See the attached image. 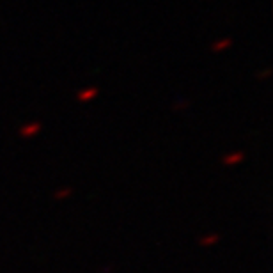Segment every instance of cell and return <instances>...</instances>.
Wrapping results in <instances>:
<instances>
[{
	"label": "cell",
	"instance_id": "1",
	"mask_svg": "<svg viewBox=\"0 0 273 273\" xmlns=\"http://www.w3.org/2000/svg\"><path fill=\"white\" fill-rule=\"evenodd\" d=\"M231 39H223V41H220V43H215V47H213V50H223V48H227V47H231Z\"/></svg>",
	"mask_w": 273,
	"mask_h": 273
},
{
	"label": "cell",
	"instance_id": "2",
	"mask_svg": "<svg viewBox=\"0 0 273 273\" xmlns=\"http://www.w3.org/2000/svg\"><path fill=\"white\" fill-rule=\"evenodd\" d=\"M94 94H96V91H94V89H91V91H85L84 94H80V98H82V100H87V98H93Z\"/></svg>",
	"mask_w": 273,
	"mask_h": 273
},
{
	"label": "cell",
	"instance_id": "3",
	"mask_svg": "<svg viewBox=\"0 0 273 273\" xmlns=\"http://www.w3.org/2000/svg\"><path fill=\"white\" fill-rule=\"evenodd\" d=\"M36 130H38V126H36V124H34V126H29L27 128L25 131H23V133L25 135H30V133H36Z\"/></svg>",
	"mask_w": 273,
	"mask_h": 273
}]
</instances>
